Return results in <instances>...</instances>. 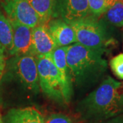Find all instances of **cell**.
Returning a JSON list of instances; mask_svg holds the SVG:
<instances>
[{
  "mask_svg": "<svg viewBox=\"0 0 123 123\" xmlns=\"http://www.w3.org/2000/svg\"><path fill=\"white\" fill-rule=\"evenodd\" d=\"M123 84L110 76L80 101L76 107L79 118L86 123L105 120L123 114Z\"/></svg>",
  "mask_w": 123,
  "mask_h": 123,
  "instance_id": "cell-1",
  "label": "cell"
},
{
  "mask_svg": "<svg viewBox=\"0 0 123 123\" xmlns=\"http://www.w3.org/2000/svg\"><path fill=\"white\" fill-rule=\"evenodd\" d=\"M103 16L110 25L116 27H123V0H117Z\"/></svg>",
  "mask_w": 123,
  "mask_h": 123,
  "instance_id": "cell-15",
  "label": "cell"
},
{
  "mask_svg": "<svg viewBox=\"0 0 123 123\" xmlns=\"http://www.w3.org/2000/svg\"><path fill=\"white\" fill-rule=\"evenodd\" d=\"M13 29L7 17L0 10V45L10 55L13 48Z\"/></svg>",
  "mask_w": 123,
  "mask_h": 123,
  "instance_id": "cell-14",
  "label": "cell"
},
{
  "mask_svg": "<svg viewBox=\"0 0 123 123\" xmlns=\"http://www.w3.org/2000/svg\"><path fill=\"white\" fill-rule=\"evenodd\" d=\"M2 6L10 21L31 29L40 24L38 15L27 0H4Z\"/></svg>",
  "mask_w": 123,
  "mask_h": 123,
  "instance_id": "cell-6",
  "label": "cell"
},
{
  "mask_svg": "<svg viewBox=\"0 0 123 123\" xmlns=\"http://www.w3.org/2000/svg\"><path fill=\"white\" fill-rule=\"evenodd\" d=\"M110 66L113 73L118 78L123 80V53H120L111 58Z\"/></svg>",
  "mask_w": 123,
  "mask_h": 123,
  "instance_id": "cell-17",
  "label": "cell"
},
{
  "mask_svg": "<svg viewBox=\"0 0 123 123\" xmlns=\"http://www.w3.org/2000/svg\"><path fill=\"white\" fill-rule=\"evenodd\" d=\"M40 88L46 97L60 104H65L60 77L51 54L36 57Z\"/></svg>",
  "mask_w": 123,
  "mask_h": 123,
  "instance_id": "cell-5",
  "label": "cell"
},
{
  "mask_svg": "<svg viewBox=\"0 0 123 123\" xmlns=\"http://www.w3.org/2000/svg\"><path fill=\"white\" fill-rule=\"evenodd\" d=\"M56 48L47 24H39L32 29V50L36 57L51 55Z\"/></svg>",
  "mask_w": 123,
  "mask_h": 123,
  "instance_id": "cell-9",
  "label": "cell"
},
{
  "mask_svg": "<svg viewBox=\"0 0 123 123\" xmlns=\"http://www.w3.org/2000/svg\"><path fill=\"white\" fill-rule=\"evenodd\" d=\"M77 43L90 49L105 52L109 43L105 25L91 14L70 23Z\"/></svg>",
  "mask_w": 123,
  "mask_h": 123,
  "instance_id": "cell-3",
  "label": "cell"
},
{
  "mask_svg": "<svg viewBox=\"0 0 123 123\" xmlns=\"http://www.w3.org/2000/svg\"><path fill=\"white\" fill-rule=\"evenodd\" d=\"M123 123V113L120 114L114 117L110 118L105 120L98 121V122H92V123Z\"/></svg>",
  "mask_w": 123,
  "mask_h": 123,
  "instance_id": "cell-20",
  "label": "cell"
},
{
  "mask_svg": "<svg viewBox=\"0 0 123 123\" xmlns=\"http://www.w3.org/2000/svg\"><path fill=\"white\" fill-rule=\"evenodd\" d=\"M117 0H88L90 14L95 17H100L105 13Z\"/></svg>",
  "mask_w": 123,
  "mask_h": 123,
  "instance_id": "cell-16",
  "label": "cell"
},
{
  "mask_svg": "<svg viewBox=\"0 0 123 123\" xmlns=\"http://www.w3.org/2000/svg\"><path fill=\"white\" fill-rule=\"evenodd\" d=\"M44 123H73V122L66 115L61 113H55L49 115L47 118L44 120Z\"/></svg>",
  "mask_w": 123,
  "mask_h": 123,
  "instance_id": "cell-18",
  "label": "cell"
},
{
  "mask_svg": "<svg viewBox=\"0 0 123 123\" xmlns=\"http://www.w3.org/2000/svg\"><path fill=\"white\" fill-rule=\"evenodd\" d=\"M89 14L88 0H57L53 18H59L70 24Z\"/></svg>",
  "mask_w": 123,
  "mask_h": 123,
  "instance_id": "cell-7",
  "label": "cell"
},
{
  "mask_svg": "<svg viewBox=\"0 0 123 123\" xmlns=\"http://www.w3.org/2000/svg\"><path fill=\"white\" fill-rule=\"evenodd\" d=\"M66 49L67 47H57L51 53V56L60 77L64 103L68 104L73 94V85L66 62Z\"/></svg>",
  "mask_w": 123,
  "mask_h": 123,
  "instance_id": "cell-8",
  "label": "cell"
},
{
  "mask_svg": "<svg viewBox=\"0 0 123 123\" xmlns=\"http://www.w3.org/2000/svg\"><path fill=\"white\" fill-rule=\"evenodd\" d=\"M0 123H3V121H2V118H1V116L0 114Z\"/></svg>",
  "mask_w": 123,
  "mask_h": 123,
  "instance_id": "cell-22",
  "label": "cell"
},
{
  "mask_svg": "<svg viewBox=\"0 0 123 123\" xmlns=\"http://www.w3.org/2000/svg\"><path fill=\"white\" fill-rule=\"evenodd\" d=\"M5 51L2 47L0 45V81L2 79V77L4 73L5 68L6 66V57H5Z\"/></svg>",
  "mask_w": 123,
  "mask_h": 123,
  "instance_id": "cell-19",
  "label": "cell"
},
{
  "mask_svg": "<svg viewBox=\"0 0 123 123\" xmlns=\"http://www.w3.org/2000/svg\"><path fill=\"white\" fill-rule=\"evenodd\" d=\"M5 123H44V118L36 108L27 107L10 110L5 117Z\"/></svg>",
  "mask_w": 123,
  "mask_h": 123,
  "instance_id": "cell-12",
  "label": "cell"
},
{
  "mask_svg": "<svg viewBox=\"0 0 123 123\" xmlns=\"http://www.w3.org/2000/svg\"><path fill=\"white\" fill-rule=\"evenodd\" d=\"M103 51L75 43L67 46L66 62L73 85L78 90H87L101 81L107 69Z\"/></svg>",
  "mask_w": 123,
  "mask_h": 123,
  "instance_id": "cell-2",
  "label": "cell"
},
{
  "mask_svg": "<svg viewBox=\"0 0 123 123\" xmlns=\"http://www.w3.org/2000/svg\"><path fill=\"white\" fill-rule=\"evenodd\" d=\"M10 23L13 29V48L10 55L33 54L32 29L18 23Z\"/></svg>",
  "mask_w": 123,
  "mask_h": 123,
  "instance_id": "cell-10",
  "label": "cell"
},
{
  "mask_svg": "<svg viewBox=\"0 0 123 123\" xmlns=\"http://www.w3.org/2000/svg\"><path fill=\"white\" fill-rule=\"evenodd\" d=\"M47 25L57 47L77 43L74 30L64 20L59 18H51Z\"/></svg>",
  "mask_w": 123,
  "mask_h": 123,
  "instance_id": "cell-11",
  "label": "cell"
},
{
  "mask_svg": "<svg viewBox=\"0 0 123 123\" xmlns=\"http://www.w3.org/2000/svg\"><path fill=\"white\" fill-rule=\"evenodd\" d=\"M9 72L30 98L40 91L36 57L33 54L14 56L9 63Z\"/></svg>",
  "mask_w": 123,
  "mask_h": 123,
  "instance_id": "cell-4",
  "label": "cell"
},
{
  "mask_svg": "<svg viewBox=\"0 0 123 123\" xmlns=\"http://www.w3.org/2000/svg\"><path fill=\"white\" fill-rule=\"evenodd\" d=\"M121 105H122V109H123V96H122V100H121Z\"/></svg>",
  "mask_w": 123,
  "mask_h": 123,
  "instance_id": "cell-21",
  "label": "cell"
},
{
  "mask_svg": "<svg viewBox=\"0 0 123 123\" xmlns=\"http://www.w3.org/2000/svg\"><path fill=\"white\" fill-rule=\"evenodd\" d=\"M38 15L40 24H47L53 18L57 0H27Z\"/></svg>",
  "mask_w": 123,
  "mask_h": 123,
  "instance_id": "cell-13",
  "label": "cell"
}]
</instances>
